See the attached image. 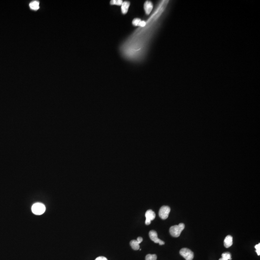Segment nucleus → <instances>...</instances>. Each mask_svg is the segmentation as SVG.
<instances>
[{
    "instance_id": "obj_14",
    "label": "nucleus",
    "mask_w": 260,
    "mask_h": 260,
    "mask_svg": "<svg viewBox=\"0 0 260 260\" xmlns=\"http://www.w3.org/2000/svg\"><path fill=\"white\" fill-rule=\"evenodd\" d=\"M123 1L121 0H112L110 1V4L112 5H117L118 6L121 5L123 4Z\"/></svg>"
},
{
    "instance_id": "obj_1",
    "label": "nucleus",
    "mask_w": 260,
    "mask_h": 260,
    "mask_svg": "<svg viewBox=\"0 0 260 260\" xmlns=\"http://www.w3.org/2000/svg\"><path fill=\"white\" fill-rule=\"evenodd\" d=\"M185 228V225L183 223H179L178 225L171 226L170 228V234L173 237L178 238L180 236Z\"/></svg>"
},
{
    "instance_id": "obj_18",
    "label": "nucleus",
    "mask_w": 260,
    "mask_h": 260,
    "mask_svg": "<svg viewBox=\"0 0 260 260\" xmlns=\"http://www.w3.org/2000/svg\"><path fill=\"white\" fill-rule=\"evenodd\" d=\"M95 260H108L107 258L103 256H100L97 258Z\"/></svg>"
},
{
    "instance_id": "obj_11",
    "label": "nucleus",
    "mask_w": 260,
    "mask_h": 260,
    "mask_svg": "<svg viewBox=\"0 0 260 260\" xmlns=\"http://www.w3.org/2000/svg\"><path fill=\"white\" fill-rule=\"evenodd\" d=\"M231 260V255L229 253H223L222 255V258L220 259L219 260Z\"/></svg>"
},
{
    "instance_id": "obj_9",
    "label": "nucleus",
    "mask_w": 260,
    "mask_h": 260,
    "mask_svg": "<svg viewBox=\"0 0 260 260\" xmlns=\"http://www.w3.org/2000/svg\"><path fill=\"white\" fill-rule=\"evenodd\" d=\"M140 243V242L138 241L137 240H132L130 241V245L132 247V248L135 251L139 250L140 248L139 244Z\"/></svg>"
},
{
    "instance_id": "obj_6",
    "label": "nucleus",
    "mask_w": 260,
    "mask_h": 260,
    "mask_svg": "<svg viewBox=\"0 0 260 260\" xmlns=\"http://www.w3.org/2000/svg\"><path fill=\"white\" fill-rule=\"evenodd\" d=\"M145 216L146 218L145 223L146 225H149L150 224L151 221L155 218V213H154V211H153L152 210H148L146 211Z\"/></svg>"
},
{
    "instance_id": "obj_4",
    "label": "nucleus",
    "mask_w": 260,
    "mask_h": 260,
    "mask_svg": "<svg viewBox=\"0 0 260 260\" xmlns=\"http://www.w3.org/2000/svg\"><path fill=\"white\" fill-rule=\"evenodd\" d=\"M171 211L170 207L167 206H163L161 207L159 211V216L163 220L166 219L168 217Z\"/></svg>"
},
{
    "instance_id": "obj_15",
    "label": "nucleus",
    "mask_w": 260,
    "mask_h": 260,
    "mask_svg": "<svg viewBox=\"0 0 260 260\" xmlns=\"http://www.w3.org/2000/svg\"><path fill=\"white\" fill-rule=\"evenodd\" d=\"M141 20L139 18H135L133 21V24L135 26H139V24Z\"/></svg>"
},
{
    "instance_id": "obj_3",
    "label": "nucleus",
    "mask_w": 260,
    "mask_h": 260,
    "mask_svg": "<svg viewBox=\"0 0 260 260\" xmlns=\"http://www.w3.org/2000/svg\"><path fill=\"white\" fill-rule=\"evenodd\" d=\"M180 254L186 260H192L194 258V253L188 248H183L180 251Z\"/></svg>"
},
{
    "instance_id": "obj_10",
    "label": "nucleus",
    "mask_w": 260,
    "mask_h": 260,
    "mask_svg": "<svg viewBox=\"0 0 260 260\" xmlns=\"http://www.w3.org/2000/svg\"><path fill=\"white\" fill-rule=\"evenodd\" d=\"M130 2L128 1H125L123 2V4L121 5V12L123 14H127L129 8L130 6Z\"/></svg>"
},
{
    "instance_id": "obj_12",
    "label": "nucleus",
    "mask_w": 260,
    "mask_h": 260,
    "mask_svg": "<svg viewBox=\"0 0 260 260\" xmlns=\"http://www.w3.org/2000/svg\"><path fill=\"white\" fill-rule=\"evenodd\" d=\"M30 7L33 10H37L39 8V2L38 1H33L30 4Z\"/></svg>"
},
{
    "instance_id": "obj_19",
    "label": "nucleus",
    "mask_w": 260,
    "mask_h": 260,
    "mask_svg": "<svg viewBox=\"0 0 260 260\" xmlns=\"http://www.w3.org/2000/svg\"><path fill=\"white\" fill-rule=\"evenodd\" d=\"M137 240L138 241H139V242H140L141 243L143 241V238H141V237H138Z\"/></svg>"
},
{
    "instance_id": "obj_8",
    "label": "nucleus",
    "mask_w": 260,
    "mask_h": 260,
    "mask_svg": "<svg viewBox=\"0 0 260 260\" xmlns=\"http://www.w3.org/2000/svg\"><path fill=\"white\" fill-rule=\"evenodd\" d=\"M233 244V237L230 235H228L225 238L224 240V246L226 248H229Z\"/></svg>"
},
{
    "instance_id": "obj_17",
    "label": "nucleus",
    "mask_w": 260,
    "mask_h": 260,
    "mask_svg": "<svg viewBox=\"0 0 260 260\" xmlns=\"http://www.w3.org/2000/svg\"><path fill=\"white\" fill-rule=\"evenodd\" d=\"M146 25V21H141L140 23H139V26L142 27H145Z\"/></svg>"
},
{
    "instance_id": "obj_16",
    "label": "nucleus",
    "mask_w": 260,
    "mask_h": 260,
    "mask_svg": "<svg viewBox=\"0 0 260 260\" xmlns=\"http://www.w3.org/2000/svg\"><path fill=\"white\" fill-rule=\"evenodd\" d=\"M255 248H256V251L257 253V255L259 256L260 255V243H259L255 246Z\"/></svg>"
},
{
    "instance_id": "obj_5",
    "label": "nucleus",
    "mask_w": 260,
    "mask_h": 260,
    "mask_svg": "<svg viewBox=\"0 0 260 260\" xmlns=\"http://www.w3.org/2000/svg\"><path fill=\"white\" fill-rule=\"evenodd\" d=\"M149 237L151 240L155 243H158L160 245H163L165 244V242L162 240H160L158 237V234L155 231L151 230L149 233Z\"/></svg>"
},
{
    "instance_id": "obj_13",
    "label": "nucleus",
    "mask_w": 260,
    "mask_h": 260,
    "mask_svg": "<svg viewBox=\"0 0 260 260\" xmlns=\"http://www.w3.org/2000/svg\"><path fill=\"white\" fill-rule=\"evenodd\" d=\"M157 256L156 254H148L146 257V260H157Z\"/></svg>"
},
{
    "instance_id": "obj_2",
    "label": "nucleus",
    "mask_w": 260,
    "mask_h": 260,
    "mask_svg": "<svg viewBox=\"0 0 260 260\" xmlns=\"http://www.w3.org/2000/svg\"><path fill=\"white\" fill-rule=\"evenodd\" d=\"M32 211L36 215H41L45 211V206L41 203H36L32 206Z\"/></svg>"
},
{
    "instance_id": "obj_7",
    "label": "nucleus",
    "mask_w": 260,
    "mask_h": 260,
    "mask_svg": "<svg viewBox=\"0 0 260 260\" xmlns=\"http://www.w3.org/2000/svg\"><path fill=\"white\" fill-rule=\"evenodd\" d=\"M153 7V5L150 1H148L145 2L144 4V9L146 15H149V14H150L152 10Z\"/></svg>"
}]
</instances>
